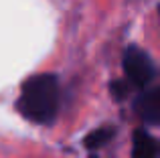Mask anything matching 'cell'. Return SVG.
Masks as SVG:
<instances>
[{
	"mask_svg": "<svg viewBox=\"0 0 160 158\" xmlns=\"http://www.w3.org/2000/svg\"><path fill=\"white\" fill-rule=\"evenodd\" d=\"M136 114L144 120L146 124H160V89L144 91L136 99Z\"/></svg>",
	"mask_w": 160,
	"mask_h": 158,
	"instance_id": "cell-3",
	"label": "cell"
},
{
	"mask_svg": "<svg viewBox=\"0 0 160 158\" xmlns=\"http://www.w3.org/2000/svg\"><path fill=\"white\" fill-rule=\"evenodd\" d=\"M112 91L116 95V99H122L128 95V85H126V81H122V83L116 81V83H112Z\"/></svg>",
	"mask_w": 160,
	"mask_h": 158,
	"instance_id": "cell-6",
	"label": "cell"
},
{
	"mask_svg": "<svg viewBox=\"0 0 160 158\" xmlns=\"http://www.w3.org/2000/svg\"><path fill=\"white\" fill-rule=\"evenodd\" d=\"M132 158H160V140L144 130L134 132Z\"/></svg>",
	"mask_w": 160,
	"mask_h": 158,
	"instance_id": "cell-4",
	"label": "cell"
},
{
	"mask_svg": "<svg viewBox=\"0 0 160 158\" xmlns=\"http://www.w3.org/2000/svg\"><path fill=\"white\" fill-rule=\"evenodd\" d=\"M113 136V132L112 130H108V128H102V130H95L93 134H89L85 138V146L87 148H99V146H103V144L108 142L109 138Z\"/></svg>",
	"mask_w": 160,
	"mask_h": 158,
	"instance_id": "cell-5",
	"label": "cell"
},
{
	"mask_svg": "<svg viewBox=\"0 0 160 158\" xmlns=\"http://www.w3.org/2000/svg\"><path fill=\"white\" fill-rule=\"evenodd\" d=\"M59 83L55 75H37L24 81L18 111L35 124H51L59 111Z\"/></svg>",
	"mask_w": 160,
	"mask_h": 158,
	"instance_id": "cell-1",
	"label": "cell"
},
{
	"mask_svg": "<svg viewBox=\"0 0 160 158\" xmlns=\"http://www.w3.org/2000/svg\"><path fill=\"white\" fill-rule=\"evenodd\" d=\"M124 69L128 83L134 87H146L154 77V65L150 57L138 47H130L124 55Z\"/></svg>",
	"mask_w": 160,
	"mask_h": 158,
	"instance_id": "cell-2",
	"label": "cell"
}]
</instances>
